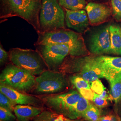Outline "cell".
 Masks as SVG:
<instances>
[{
	"mask_svg": "<svg viewBox=\"0 0 121 121\" xmlns=\"http://www.w3.org/2000/svg\"><path fill=\"white\" fill-rule=\"evenodd\" d=\"M111 53L121 55V27L116 25L109 26Z\"/></svg>",
	"mask_w": 121,
	"mask_h": 121,
	"instance_id": "cell-15",
	"label": "cell"
},
{
	"mask_svg": "<svg viewBox=\"0 0 121 121\" xmlns=\"http://www.w3.org/2000/svg\"><path fill=\"white\" fill-rule=\"evenodd\" d=\"M92 101L95 104V106L99 108L105 107L108 104L107 99L100 97L99 95L95 93L94 94V96L92 99Z\"/></svg>",
	"mask_w": 121,
	"mask_h": 121,
	"instance_id": "cell-26",
	"label": "cell"
},
{
	"mask_svg": "<svg viewBox=\"0 0 121 121\" xmlns=\"http://www.w3.org/2000/svg\"><path fill=\"white\" fill-rule=\"evenodd\" d=\"M90 50L91 52L95 55L111 53L109 26L104 27L91 36Z\"/></svg>",
	"mask_w": 121,
	"mask_h": 121,
	"instance_id": "cell-9",
	"label": "cell"
},
{
	"mask_svg": "<svg viewBox=\"0 0 121 121\" xmlns=\"http://www.w3.org/2000/svg\"><path fill=\"white\" fill-rule=\"evenodd\" d=\"M0 91L16 104L30 105L39 107L42 104L41 101L35 96L24 93L2 84L0 85Z\"/></svg>",
	"mask_w": 121,
	"mask_h": 121,
	"instance_id": "cell-11",
	"label": "cell"
},
{
	"mask_svg": "<svg viewBox=\"0 0 121 121\" xmlns=\"http://www.w3.org/2000/svg\"><path fill=\"white\" fill-rule=\"evenodd\" d=\"M81 95L88 100H92L94 96L95 93L91 88H83L78 90Z\"/></svg>",
	"mask_w": 121,
	"mask_h": 121,
	"instance_id": "cell-27",
	"label": "cell"
},
{
	"mask_svg": "<svg viewBox=\"0 0 121 121\" xmlns=\"http://www.w3.org/2000/svg\"><path fill=\"white\" fill-rule=\"evenodd\" d=\"M120 121H121V120H120Z\"/></svg>",
	"mask_w": 121,
	"mask_h": 121,
	"instance_id": "cell-33",
	"label": "cell"
},
{
	"mask_svg": "<svg viewBox=\"0 0 121 121\" xmlns=\"http://www.w3.org/2000/svg\"><path fill=\"white\" fill-rule=\"evenodd\" d=\"M33 121H79L70 119L62 114L50 110H43L33 118Z\"/></svg>",
	"mask_w": 121,
	"mask_h": 121,
	"instance_id": "cell-16",
	"label": "cell"
},
{
	"mask_svg": "<svg viewBox=\"0 0 121 121\" xmlns=\"http://www.w3.org/2000/svg\"><path fill=\"white\" fill-rule=\"evenodd\" d=\"M65 22L68 27L81 34L88 30L90 23L87 13L85 10H70L65 9Z\"/></svg>",
	"mask_w": 121,
	"mask_h": 121,
	"instance_id": "cell-10",
	"label": "cell"
},
{
	"mask_svg": "<svg viewBox=\"0 0 121 121\" xmlns=\"http://www.w3.org/2000/svg\"><path fill=\"white\" fill-rule=\"evenodd\" d=\"M9 57V54L2 48L1 45L0 47V65H2L8 59Z\"/></svg>",
	"mask_w": 121,
	"mask_h": 121,
	"instance_id": "cell-28",
	"label": "cell"
},
{
	"mask_svg": "<svg viewBox=\"0 0 121 121\" xmlns=\"http://www.w3.org/2000/svg\"><path fill=\"white\" fill-rule=\"evenodd\" d=\"M112 13L117 20H121V0H111Z\"/></svg>",
	"mask_w": 121,
	"mask_h": 121,
	"instance_id": "cell-24",
	"label": "cell"
},
{
	"mask_svg": "<svg viewBox=\"0 0 121 121\" xmlns=\"http://www.w3.org/2000/svg\"><path fill=\"white\" fill-rule=\"evenodd\" d=\"M117 75H121V71H120L117 74Z\"/></svg>",
	"mask_w": 121,
	"mask_h": 121,
	"instance_id": "cell-31",
	"label": "cell"
},
{
	"mask_svg": "<svg viewBox=\"0 0 121 121\" xmlns=\"http://www.w3.org/2000/svg\"><path fill=\"white\" fill-rule=\"evenodd\" d=\"M104 78L109 81L121 70V56H100Z\"/></svg>",
	"mask_w": 121,
	"mask_h": 121,
	"instance_id": "cell-13",
	"label": "cell"
},
{
	"mask_svg": "<svg viewBox=\"0 0 121 121\" xmlns=\"http://www.w3.org/2000/svg\"><path fill=\"white\" fill-rule=\"evenodd\" d=\"M16 104L3 93H0V106L13 112Z\"/></svg>",
	"mask_w": 121,
	"mask_h": 121,
	"instance_id": "cell-22",
	"label": "cell"
},
{
	"mask_svg": "<svg viewBox=\"0 0 121 121\" xmlns=\"http://www.w3.org/2000/svg\"></svg>",
	"mask_w": 121,
	"mask_h": 121,
	"instance_id": "cell-34",
	"label": "cell"
},
{
	"mask_svg": "<svg viewBox=\"0 0 121 121\" xmlns=\"http://www.w3.org/2000/svg\"><path fill=\"white\" fill-rule=\"evenodd\" d=\"M82 117L88 121H99L100 113L97 106L91 104L88 108L83 113Z\"/></svg>",
	"mask_w": 121,
	"mask_h": 121,
	"instance_id": "cell-19",
	"label": "cell"
},
{
	"mask_svg": "<svg viewBox=\"0 0 121 121\" xmlns=\"http://www.w3.org/2000/svg\"><path fill=\"white\" fill-rule=\"evenodd\" d=\"M0 84L10 86L17 91L27 92L34 87V75L13 64L7 65L0 75Z\"/></svg>",
	"mask_w": 121,
	"mask_h": 121,
	"instance_id": "cell-4",
	"label": "cell"
},
{
	"mask_svg": "<svg viewBox=\"0 0 121 121\" xmlns=\"http://www.w3.org/2000/svg\"><path fill=\"white\" fill-rule=\"evenodd\" d=\"M85 9L91 25H97L105 22L111 14V10L108 7L103 4L90 2Z\"/></svg>",
	"mask_w": 121,
	"mask_h": 121,
	"instance_id": "cell-12",
	"label": "cell"
},
{
	"mask_svg": "<svg viewBox=\"0 0 121 121\" xmlns=\"http://www.w3.org/2000/svg\"><path fill=\"white\" fill-rule=\"evenodd\" d=\"M99 95L100 97H101L102 98H104V99H107L108 98V94H107V92L105 90H104L101 94Z\"/></svg>",
	"mask_w": 121,
	"mask_h": 121,
	"instance_id": "cell-30",
	"label": "cell"
},
{
	"mask_svg": "<svg viewBox=\"0 0 121 121\" xmlns=\"http://www.w3.org/2000/svg\"><path fill=\"white\" fill-rule=\"evenodd\" d=\"M90 84L91 89L98 95L101 94L105 90L103 83L99 79L90 83Z\"/></svg>",
	"mask_w": 121,
	"mask_h": 121,
	"instance_id": "cell-25",
	"label": "cell"
},
{
	"mask_svg": "<svg viewBox=\"0 0 121 121\" xmlns=\"http://www.w3.org/2000/svg\"><path fill=\"white\" fill-rule=\"evenodd\" d=\"M81 96L77 91L70 90L64 93L48 95L43 100L45 104L53 111L70 119L76 120L75 106Z\"/></svg>",
	"mask_w": 121,
	"mask_h": 121,
	"instance_id": "cell-5",
	"label": "cell"
},
{
	"mask_svg": "<svg viewBox=\"0 0 121 121\" xmlns=\"http://www.w3.org/2000/svg\"><path fill=\"white\" fill-rule=\"evenodd\" d=\"M110 84L111 94L116 103H121V75H117L108 81Z\"/></svg>",
	"mask_w": 121,
	"mask_h": 121,
	"instance_id": "cell-17",
	"label": "cell"
},
{
	"mask_svg": "<svg viewBox=\"0 0 121 121\" xmlns=\"http://www.w3.org/2000/svg\"><path fill=\"white\" fill-rule=\"evenodd\" d=\"M99 121H117V119L114 116L108 115L101 117Z\"/></svg>",
	"mask_w": 121,
	"mask_h": 121,
	"instance_id": "cell-29",
	"label": "cell"
},
{
	"mask_svg": "<svg viewBox=\"0 0 121 121\" xmlns=\"http://www.w3.org/2000/svg\"><path fill=\"white\" fill-rule=\"evenodd\" d=\"M9 58L13 64L34 75L41 74L47 66L39 52L31 49L13 48L9 52Z\"/></svg>",
	"mask_w": 121,
	"mask_h": 121,
	"instance_id": "cell-3",
	"label": "cell"
},
{
	"mask_svg": "<svg viewBox=\"0 0 121 121\" xmlns=\"http://www.w3.org/2000/svg\"><path fill=\"white\" fill-rule=\"evenodd\" d=\"M69 78L71 84L76 88L78 90L83 88H91L90 83L79 75H73L69 76Z\"/></svg>",
	"mask_w": 121,
	"mask_h": 121,
	"instance_id": "cell-20",
	"label": "cell"
},
{
	"mask_svg": "<svg viewBox=\"0 0 121 121\" xmlns=\"http://www.w3.org/2000/svg\"><path fill=\"white\" fill-rule=\"evenodd\" d=\"M65 16L57 0H42L39 17L40 32L64 29Z\"/></svg>",
	"mask_w": 121,
	"mask_h": 121,
	"instance_id": "cell-2",
	"label": "cell"
},
{
	"mask_svg": "<svg viewBox=\"0 0 121 121\" xmlns=\"http://www.w3.org/2000/svg\"><path fill=\"white\" fill-rule=\"evenodd\" d=\"M89 100L85 99L82 95L75 106V112L76 119L82 117L83 113L89 107L91 103Z\"/></svg>",
	"mask_w": 121,
	"mask_h": 121,
	"instance_id": "cell-21",
	"label": "cell"
},
{
	"mask_svg": "<svg viewBox=\"0 0 121 121\" xmlns=\"http://www.w3.org/2000/svg\"><path fill=\"white\" fill-rule=\"evenodd\" d=\"M68 85L63 72L46 70L35 78L34 88L36 94L50 95L64 91Z\"/></svg>",
	"mask_w": 121,
	"mask_h": 121,
	"instance_id": "cell-6",
	"label": "cell"
},
{
	"mask_svg": "<svg viewBox=\"0 0 121 121\" xmlns=\"http://www.w3.org/2000/svg\"><path fill=\"white\" fill-rule=\"evenodd\" d=\"M43 111V109L37 106L30 105L17 104L13 112L19 121H28L34 118Z\"/></svg>",
	"mask_w": 121,
	"mask_h": 121,
	"instance_id": "cell-14",
	"label": "cell"
},
{
	"mask_svg": "<svg viewBox=\"0 0 121 121\" xmlns=\"http://www.w3.org/2000/svg\"></svg>",
	"mask_w": 121,
	"mask_h": 121,
	"instance_id": "cell-32",
	"label": "cell"
},
{
	"mask_svg": "<svg viewBox=\"0 0 121 121\" xmlns=\"http://www.w3.org/2000/svg\"><path fill=\"white\" fill-rule=\"evenodd\" d=\"M17 117L12 112L4 108L0 107V119L1 121H15Z\"/></svg>",
	"mask_w": 121,
	"mask_h": 121,
	"instance_id": "cell-23",
	"label": "cell"
},
{
	"mask_svg": "<svg viewBox=\"0 0 121 121\" xmlns=\"http://www.w3.org/2000/svg\"><path fill=\"white\" fill-rule=\"evenodd\" d=\"M60 6L70 10L84 9L86 6L85 0H57Z\"/></svg>",
	"mask_w": 121,
	"mask_h": 121,
	"instance_id": "cell-18",
	"label": "cell"
},
{
	"mask_svg": "<svg viewBox=\"0 0 121 121\" xmlns=\"http://www.w3.org/2000/svg\"><path fill=\"white\" fill-rule=\"evenodd\" d=\"M39 52L50 69L60 67L66 57L70 54L69 47L64 44L38 45Z\"/></svg>",
	"mask_w": 121,
	"mask_h": 121,
	"instance_id": "cell-8",
	"label": "cell"
},
{
	"mask_svg": "<svg viewBox=\"0 0 121 121\" xmlns=\"http://www.w3.org/2000/svg\"><path fill=\"white\" fill-rule=\"evenodd\" d=\"M37 43L38 45L55 43L67 45L69 47L71 56H86L90 54L81 33L65 28L39 33Z\"/></svg>",
	"mask_w": 121,
	"mask_h": 121,
	"instance_id": "cell-1",
	"label": "cell"
},
{
	"mask_svg": "<svg viewBox=\"0 0 121 121\" xmlns=\"http://www.w3.org/2000/svg\"><path fill=\"white\" fill-rule=\"evenodd\" d=\"M13 13L20 17L39 30L38 0H5Z\"/></svg>",
	"mask_w": 121,
	"mask_h": 121,
	"instance_id": "cell-7",
	"label": "cell"
}]
</instances>
